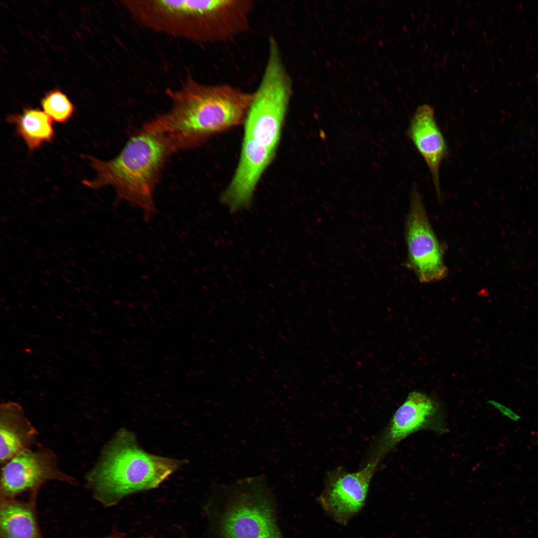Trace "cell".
<instances>
[{
  "label": "cell",
  "instance_id": "7c38bea8",
  "mask_svg": "<svg viewBox=\"0 0 538 538\" xmlns=\"http://www.w3.org/2000/svg\"><path fill=\"white\" fill-rule=\"evenodd\" d=\"M407 134L425 161L430 171L436 193L441 197L440 169L448 154L447 142L437 125L433 108L427 104L419 106L412 115Z\"/></svg>",
  "mask_w": 538,
  "mask_h": 538
},
{
  "label": "cell",
  "instance_id": "8fae6325",
  "mask_svg": "<svg viewBox=\"0 0 538 538\" xmlns=\"http://www.w3.org/2000/svg\"><path fill=\"white\" fill-rule=\"evenodd\" d=\"M274 154V151L244 137L237 168L220 198L231 213L250 207L259 179Z\"/></svg>",
  "mask_w": 538,
  "mask_h": 538
},
{
  "label": "cell",
  "instance_id": "ac0fdd59",
  "mask_svg": "<svg viewBox=\"0 0 538 538\" xmlns=\"http://www.w3.org/2000/svg\"><path fill=\"white\" fill-rule=\"evenodd\" d=\"M122 538L114 537H109V538ZM150 538V537H144V538Z\"/></svg>",
  "mask_w": 538,
  "mask_h": 538
},
{
  "label": "cell",
  "instance_id": "52a82bcc",
  "mask_svg": "<svg viewBox=\"0 0 538 538\" xmlns=\"http://www.w3.org/2000/svg\"><path fill=\"white\" fill-rule=\"evenodd\" d=\"M405 223L406 264L422 283L440 281L448 274L444 253L429 222L422 196L415 185L410 192Z\"/></svg>",
  "mask_w": 538,
  "mask_h": 538
},
{
  "label": "cell",
  "instance_id": "8992f818",
  "mask_svg": "<svg viewBox=\"0 0 538 538\" xmlns=\"http://www.w3.org/2000/svg\"><path fill=\"white\" fill-rule=\"evenodd\" d=\"M230 496L218 519L221 538H282L271 503L263 491L241 487Z\"/></svg>",
  "mask_w": 538,
  "mask_h": 538
},
{
  "label": "cell",
  "instance_id": "9a60e30c",
  "mask_svg": "<svg viewBox=\"0 0 538 538\" xmlns=\"http://www.w3.org/2000/svg\"><path fill=\"white\" fill-rule=\"evenodd\" d=\"M9 124L14 126L16 132L33 151L46 142H51L54 136L51 119L43 112L28 108L20 114L9 116Z\"/></svg>",
  "mask_w": 538,
  "mask_h": 538
},
{
  "label": "cell",
  "instance_id": "3957f363",
  "mask_svg": "<svg viewBox=\"0 0 538 538\" xmlns=\"http://www.w3.org/2000/svg\"><path fill=\"white\" fill-rule=\"evenodd\" d=\"M134 20L151 30L195 42L230 40L240 33L243 13L235 0H123Z\"/></svg>",
  "mask_w": 538,
  "mask_h": 538
},
{
  "label": "cell",
  "instance_id": "ba28073f",
  "mask_svg": "<svg viewBox=\"0 0 538 538\" xmlns=\"http://www.w3.org/2000/svg\"><path fill=\"white\" fill-rule=\"evenodd\" d=\"M50 481L76 484L75 479L60 468L55 453L37 443L1 465V499H10L23 493H36Z\"/></svg>",
  "mask_w": 538,
  "mask_h": 538
},
{
  "label": "cell",
  "instance_id": "30bf717a",
  "mask_svg": "<svg viewBox=\"0 0 538 538\" xmlns=\"http://www.w3.org/2000/svg\"><path fill=\"white\" fill-rule=\"evenodd\" d=\"M378 460L368 462L360 470L349 473L341 468L326 475L317 502L323 512L337 524L346 526L362 511Z\"/></svg>",
  "mask_w": 538,
  "mask_h": 538
},
{
  "label": "cell",
  "instance_id": "5bb4252c",
  "mask_svg": "<svg viewBox=\"0 0 538 538\" xmlns=\"http://www.w3.org/2000/svg\"><path fill=\"white\" fill-rule=\"evenodd\" d=\"M0 538H41L31 504L1 499Z\"/></svg>",
  "mask_w": 538,
  "mask_h": 538
},
{
  "label": "cell",
  "instance_id": "e0dca14e",
  "mask_svg": "<svg viewBox=\"0 0 538 538\" xmlns=\"http://www.w3.org/2000/svg\"><path fill=\"white\" fill-rule=\"evenodd\" d=\"M532 441L533 444L538 445V429L532 433Z\"/></svg>",
  "mask_w": 538,
  "mask_h": 538
},
{
  "label": "cell",
  "instance_id": "4fadbf2b",
  "mask_svg": "<svg viewBox=\"0 0 538 538\" xmlns=\"http://www.w3.org/2000/svg\"><path fill=\"white\" fill-rule=\"evenodd\" d=\"M38 432L18 403L7 401L0 405V462L5 463L37 442Z\"/></svg>",
  "mask_w": 538,
  "mask_h": 538
},
{
  "label": "cell",
  "instance_id": "9c48e42d",
  "mask_svg": "<svg viewBox=\"0 0 538 538\" xmlns=\"http://www.w3.org/2000/svg\"><path fill=\"white\" fill-rule=\"evenodd\" d=\"M425 429L437 433L446 430L442 411L438 404L426 395L411 392L374 443L369 451L368 462H381L401 441Z\"/></svg>",
  "mask_w": 538,
  "mask_h": 538
},
{
  "label": "cell",
  "instance_id": "6da1fadb",
  "mask_svg": "<svg viewBox=\"0 0 538 538\" xmlns=\"http://www.w3.org/2000/svg\"><path fill=\"white\" fill-rule=\"evenodd\" d=\"M167 94L170 110L143 127L165 135L175 153L198 146L241 124L253 93L228 84H203L191 77Z\"/></svg>",
  "mask_w": 538,
  "mask_h": 538
},
{
  "label": "cell",
  "instance_id": "7a4b0ae2",
  "mask_svg": "<svg viewBox=\"0 0 538 538\" xmlns=\"http://www.w3.org/2000/svg\"><path fill=\"white\" fill-rule=\"evenodd\" d=\"M174 153L164 134L142 127L115 158L103 161L89 156L97 177L83 183L94 189L112 186L118 199L140 207L148 220L156 211L153 195L161 172Z\"/></svg>",
  "mask_w": 538,
  "mask_h": 538
},
{
  "label": "cell",
  "instance_id": "277c9868",
  "mask_svg": "<svg viewBox=\"0 0 538 538\" xmlns=\"http://www.w3.org/2000/svg\"><path fill=\"white\" fill-rule=\"evenodd\" d=\"M184 463L145 452L135 435L122 428L104 447L86 479L95 499L110 506L130 494L156 488Z\"/></svg>",
  "mask_w": 538,
  "mask_h": 538
},
{
  "label": "cell",
  "instance_id": "5b68a950",
  "mask_svg": "<svg viewBox=\"0 0 538 538\" xmlns=\"http://www.w3.org/2000/svg\"><path fill=\"white\" fill-rule=\"evenodd\" d=\"M291 93L279 45L270 36L264 71L245 120L244 137L275 151Z\"/></svg>",
  "mask_w": 538,
  "mask_h": 538
},
{
  "label": "cell",
  "instance_id": "2e32d148",
  "mask_svg": "<svg viewBox=\"0 0 538 538\" xmlns=\"http://www.w3.org/2000/svg\"><path fill=\"white\" fill-rule=\"evenodd\" d=\"M44 112L52 120L66 122L72 116L74 107L67 97L59 91L48 93L41 101Z\"/></svg>",
  "mask_w": 538,
  "mask_h": 538
}]
</instances>
